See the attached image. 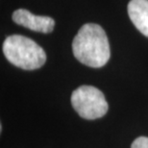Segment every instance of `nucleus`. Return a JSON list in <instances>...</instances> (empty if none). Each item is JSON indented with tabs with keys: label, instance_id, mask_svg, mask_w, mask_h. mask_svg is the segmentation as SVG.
Wrapping results in <instances>:
<instances>
[{
	"label": "nucleus",
	"instance_id": "nucleus-4",
	"mask_svg": "<svg viewBox=\"0 0 148 148\" xmlns=\"http://www.w3.org/2000/svg\"><path fill=\"white\" fill-rule=\"evenodd\" d=\"M13 20L16 24L24 26L32 31L48 34L54 29L55 21L50 16H36L25 9H18L13 14Z\"/></svg>",
	"mask_w": 148,
	"mask_h": 148
},
{
	"label": "nucleus",
	"instance_id": "nucleus-6",
	"mask_svg": "<svg viewBox=\"0 0 148 148\" xmlns=\"http://www.w3.org/2000/svg\"><path fill=\"white\" fill-rule=\"evenodd\" d=\"M131 148H148V138L138 137L133 141Z\"/></svg>",
	"mask_w": 148,
	"mask_h": 148
},
{
	"label": "nucleus",
	"instance_id": "nucleus-5",
	"mask_svg": "<svg viewBox=\"0 0 148 148\" xmlns=\"http://www.w3.org/2000/svg\"><path fill=\"white\" fill-rule=\"evenodd\" d=\"M128 14L136 28L148 37V0H131L128 4Z\"/></svg>",
	"mask_w": 148,
	"mask_h": 148
},
{
	"label": "nucleus",
	"instance_id": "nucleus-3",
	"mask_svg": "<svg viewBox=\"0 0 148 148\" xmlns=\"http://www.w3.org/2000/svg\"><path fill=\"white\" fill-rule=\"evenodd\" d=\"M71 105L85 119H96L107 114L109 105L104 94L92 86H81L71 94Z\"/></svg>",
	"mask_w": 148,
	"mask_h": 148
},
{
	"label": "nucleus",
	"instance_id": "nucleus-2",
	"mask_svg": "<svg viewBox=\"0 0 148 148\" xmlns=\"http://www.w3.org/2000/svg\"><path fill=\"white\" fill-rule=\"evenodd\" d=\"M3 52L12 64L25 70L40 69L45 64L46 54L37 42L20 35H12L4 40Z\"/></svg>",
	"mask_w": 148,
	"mask_h": 148
},
{
	"label": "nucleus",
	"instance_id": "nucleus-1",
	"mask_svg": "<svg viewBox=\"0 0 148 148\" xmlns=\"http://www.w3.org/2000/svg\"><path fill=\"white\" fill-rule=\"evenodd\" d=\"M72 52L80 63L98 69L111 57L110 43L104 29L95 23H86L73 38Z\"/></svg>",
	"mask_w": 148,
	"mask_h": 148
}]
</instances>
